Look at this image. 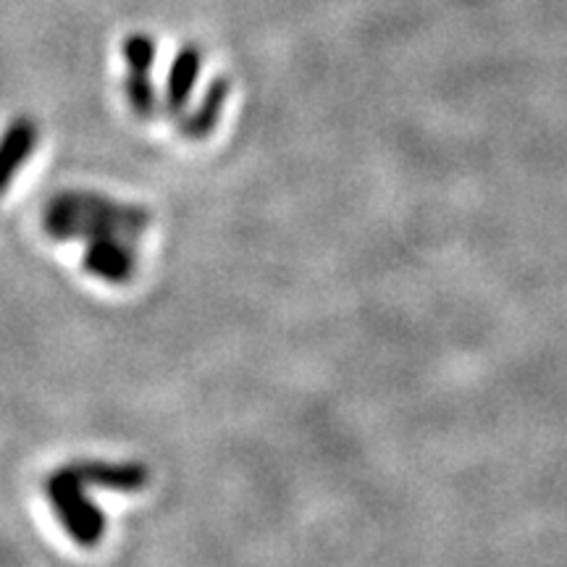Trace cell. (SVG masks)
Masks as SVG:
<instances>
[{"label":"cell","instance_id":"cell-1","mask_svg":"<svg viewBox=\"0 0 567 567\" xmlns=\"http://www.w3.org/2000/svg\"><path fill=\"white\" fill-rule=\"evenodd\" d=\"M48 494H51L55 513L61 515L71 538H76L84 547H92L103 536L105 520L101 509L92 507V502L84 496L82 481L76 478L74 467L55 473L51 484H48Z\"/></svg>","mask_w":567,"mask_h":567},{"label":"cell","instance_id":"cell-2","mask_svg":"<svg viewBox=\"0 0 567 567\" xmlns=\"http://www.w3.org/2000/svg\"><path fill=\"white\" fill-rule=\"evenodd\" d=\"M84 266L95 276H101V279L126 281L132 276L134 258L116 237H103L92 239L90 250L84 255Z\"/></svg>","mask_w":567,"mask_h":567},{"label":"cell","instance_id":"cell-3","mask_svg":"<svg viewBox=\"0 0 567 567\" xmlns=\"http://www.w3.org/2000/svg\"><path fill=\"white\" fill-rule=\"evenodd\" d=\"M74 473L82 484L116 488V492H137V488L145 486L147 481V471L140 465L84 463V465H74Z\"/></svg>","mask_w":567,"mask_h":567},{"label":"cell","instance_id":"cell-4","mask_svg":"<svg viewBox=\"0 0 567 567\" xmlns=\"http://www.w3.org/2000/svg\"><path fill=\"white\" fill-rule=\"evenodd\" d=\"M203 55L195 45H187L179 55L174 59L172 74H168V87H166V109L172 113H182L187 105L189 95H193L197 76H200Z\"/></svg>","mask_w":567,"mask_h":567},{"label":"cell","instance_id":"cell-5","mask_svg":"<svg viewBox=\"0 0 567 567\" xmlns=\"http://www.w3.org/2000/svg\"><path fill=\"white\" fill-rule=\"evenodd\" d=\"M226 95H229V82L221 80V76H218V80H213L208 92H205L203 103L197 105V109L182 122L184 137L200 140V137H205V134H210L213 126H216V122H218V116H221Z\"/></svg>","mask_w":567,"mask_h":567},{"label":"cell","instance_id":"cell-6","mask_svg":"<svg viewBox=\"0 0 567 567\" xmlns=\"http://www.w3.org/2000/svg\"><path fill=\"white\" fill-rule=\"evenodd\" d=\"M126 95H130L132 109L140 116H153L155 113V90L151 84V76L145 71H132L130 82H126Z\"/></svg>","mask_w":567,"mask_h":567},{"label":"cell","instance_id":"cell-7","mask_svg":"<svg viewBox=\"0 0 567 567\" xmlns=\"http://www.w3.org/2000/svg\"><path fill=\"white\" fill-rule=\"evenodd\" d=\"M124 55L130 61L132 71H151L155 61V42L147 34H132L124 40Z\"/></svg>","mask_w":567,"mask_h":567}]
</instances>
